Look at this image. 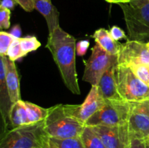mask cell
I'll use <instances>...</instances> for the list:
<instances>
[{
  "label": "cell",
  "mask_w": 149,
  "mask_h": 148,
  "mask_svg": "<svg viewBox=\"0 0 149 148\" xmlns=\"http://www.w3.org/2000/svg\"><path fill=\"white\" fill-rule=\"evenodd\" d=\"M109 32H110L111 37L116 41L121 40V39H127V36L125 32L122 29H121L119 26H112L109 30Z\"/></svg>",
  "instance_id": "cell-26"
},
{
  "label": "cell",
  "mask_w": 149,
  "mask_h": 148,
  "mask_svg": "<svg viewBox=\"0 0 149 148\" xmlns=\"http://www.w3.org/2000/svg\"><path fill=\"white\" fill-rule=\"evenodd\" d=\"M11 10L0 7V28L8 29L10 27Z\"/></svg>",
  "instance_id": "cell-25"
},
{
  "label": "cell",
  "mask_w": 149,
  "mask_h": 148,
  "mask_svg": "<svg viewBox=\"0 0 149 148\" xmlns=\"http://www.w3.org/2000/svg\"><path fill=\"white\" fill-rule=\"evenodd\" d=\"M15 1L26 12H32L35 9L33 0H15Z\"/></svg>",
  "instance_id": "cell-28"
},
{
  "label": "cell",
  "mask_w": 149,
  "mask_h": 148,
  "mask_svg": "<svg viewBox=\"0 0 149 148\" xmlns=\"http://www.w3.org/2000/svg\"><path fill=\"white\" fill-rule=\"evenodd\" d=\"M90 45V42L87 40L80 41L77 44V54L79 56H83L87 52Z\"/></svg>",
  "instance_id": "cell-27"
},
{
  "label": "cell",
  "mask_w": 149,
  "mask_h": 148,
  "mask_svg": "<svg viewBox=\"0 0 149 148\" xmlns=\"http://www.w3.org/2000/svg\"><path fill=\"white\" fill-rule=\"evenodd\" d=\"M131 139H149V100L132 102L127 121Z\"/></svg>",
  "instance_id": "cell-8"
},
{
  "label": "cell",
  "mask_w": 149,
  "mask_h": 148,
  "mask_svg": "<svg viewBox=\"0 0 149 148\" xmlns=\"http://www.w3.org/2000/svg\"><path fill=\"white\" fill-rule=\"evenodd\" d=\"M9 122L11 124L12 129L29 124L25 101L21 100L13 104L9 115Z\"/></svg>",
  "instance_id": "cell-17"
},
{
  "label": "cell",
  "mask_w": 149,
  "mask_h": 148,
  "mask_svg": "<svg viewBox=\"0 0 149 148\" xmlns=\"http://www.w3.org/2000/svg\"><path fill=\"white\" fill-rule=\"evenodd\" d=\"M119 6L127 29V40L149 42V0H132Z\"/></svg>",
  "instance_id": "cell-3"
},
{
  "label": "cell",
  "mask_w": 149,
  "mask_h": 148,
  "mask_svg": "<svg viewBox=\"0 0 149 148\" xmlns=\"http://www.w3.org/2000/svg\"><path fill=\"white\" fill-rule=\"evenodd\" d=\"M27 109L28 123H36L45 120L48 114V108H44L30 102L25 101Z\"/></svg>",
  "instance_id": "cell-19"
},
{
  "label": "cell",
  "mask_w": 149,
  "mask_h": 148,
  "mask_svg": "<svg viewBox=\"0 0 149 148\" xmlns=\"http://www.w3.org/2000/svg\"><path fill=\"white\" fill-rule=\"evenodd\" d=\"M129 67L141 81L149 86V64H135Z\"/></svg>",
  "instance_id": "cell-22"
},
{
  "label": "cell",
  "mask_w": 149,
  "mask_h": 148,
  "mask_svg": "<svg viewBox=\"0 0 149 148\" xmlns=\"http://www.w3.org/2000/svg\"><path fill=\"white\" fill-rule=\"evenodd\" d=\"M106 148H127L130 142L127 124L91 126Z\"/></svg>",
  "instance_id": "cell-10"
},
{
  "label": "cell",
  "mask_w": 149,
  "mask_h": 148,
  "mask_svg": "<svg viewBox=\"0 0 149 148\" xmlns=\"http://www.w3.org/2000/svg\"><path fill=\"white\" fill-rule=\"evenodd\" d=\"M146 44H147V46H148V50H149V42H148V43H146Z\"/></svg>",
  "instance_id": "cell-35"
},
{
  "label": "cell",
  "mask_w": 149,
  "mask_h": 148,
  "mask_svg": "<svg viewBox=\"0 0 149 148\" xmlns=\"http://www.w3.org/2000/svg\"><path fill=\"white\" fill-rule=\"evenodd\" d=\"M34 7L45 17L47 24L49 34L59 27V12L51 1L45 0H33Z\"/></svg>",
  "instance_id": "cell-14"
},
{
  "label": "cell",
  "mask_w": 149,
  "mask_h": 148,
  "mask_svg": "<svg viewBox=\"0 0 149 148\" xmlns=\"http://www.w3.org/2000/svg\"><path fill=\"white\" fill-rule=\"evenodd\" d=\"M20 41L22 51L26 55L29 52L36 50L42 45L35 36H31L20 38Z\"/></svg>",
  "instance_id": "cell-20"
},
{
  "label": "cell",
  "mask_w": 149,
  "mask_h": 148,
  "mask_svg": "<svg viewBox=\"0 0 149 148\" xmlns=\"http://www.w3.org/2000/svg\"><path fill=\"white\" fill-rule=\"evenodd\" d=\"M50 139L55 142L58 148H84L80 136L63 139H55V138H50Z\"/></svg>",
  "instance_id": "cell-21"
},
{
  "label": "cell",
  "mask_w": 149,
  "mask_h": 148,
  "mask_svg": "<svg viewBox=\"0 0 149 148\" xmlns=\"http://www.w3.org/2000/svg\"><path fill=\"white\" fill-rule=\"evenodd\" d=\"M146 148H149V141L148 139L146 140Z\"/></svg>",
  "instance_id": "cell-34"
},
{
  "label": "cell",
  "mask_w": 149,
  "mask_h": 148,
  "mask_svg": "<svg viewBox=\"0 0 149 148\" xmlns=\"http://www.w3.org/2000/svg\"><path fill=\"white\" fill-rule=\"evenodd\" d=\"M93 38L95 41L96 44L100 45L105 51L109 54L117 56L119 51L120 43L115 41L111 37L109 30L105 28H99L95 30Z\"/></svg>",
  "instance_id": "cell-16"
},
{
  "label": "cell",
  "mask_w": 149,
  "mask_h": 148,
  "mask_svg": "<svg viewBox=\"0 0 149 148\" xmlns=\"http://www.w3.org/2000/svg\"><path fill=\"white\" fill-rule=\"evenodd\" d=\"M16 4H17V2L15 1V0H1L0 7L7 8L12 10L14 9Z\"/></svg>",
  "instance_id": "cell-30"
},
{
  "label": "cell",
  "mask_w": 149,
  "mask_h": 148,
  "mask_svg": "<svg viewBox=\"0 0 149 148\" xmlns=\"http://www.w3.org/2000/svg\"><path fill=\"white\" fill-rule=\"evenodd\" d=\"M109 3H114V4H124V3L130 2L132 0H106Z\"/></svg>",
  "instance_id": "cell-33"
},
{
  "label": "cell",
  "mask_w": 149,
  "mask_h": 148,
  "mask_svg": "<svg viewBox=\"0 0 149 148\" xmlns=\"http://www.w3.org/2000/svg\"><path fill=\"white\" fill-rule=\"evenodd\" d=\"M6 84L13 104L21 100L20 89V79L15 61H12L7 57Z\"/></svg>",
  "instance_id": "cell-15"
},
{
  "label": "cell",
  "mask_w": 149,
  "mask_h": 148,
  "mask_svg": "<svg viewBox=\"0 0 149 148\" xmlns=\"http://www.w3.org/2000/svg\"><path fill=\"white\" fill-rule=\"evenodd\" d=\"M148 141H149V139H148Z\"/></svg>",
  "instance_id": "cell-37"
},
{
  "label": "cell",
  "mask_w": 149,
  "mask_h": 148,
  "mask_svg": "<svg viewBox=\"0 0 149 148\" xmlns=\"http://www.w3.org/2000/svg\"><path fill=\"white\" fill-rule=\"evenodd\" d=\"M45 120L5 131L0 148H42L45 138Z\"/></svg>",
  "instance_id": "cell-4"
},
{
  "label": "cell",
  "mask_w": 149,
  "mask_h": 148,
  "mask_svg": "<svg viewBox=\"0 0 149 148\" xmlns=\"http://www.w3.org/2000/svg\"><path fill=\"white\" fill-rule=\"evenodd\" d=\"M10 33L13 35L15 38H20L21 35V28H20V25H15L13 26Z\"/></svg>",
  "instance_id": "cell-32"
},
{
  "label": "cell",
  "mask_w": 149,
  "mask_h": 148,
  "mask_svg": "<svg viewBox=\"0 0 149 148\" xmlns=\"http://www.w3.org/2000/svg\"><path fill=\"white\" fill-rule=\"evenodd\" d=\"M117 62L118 65L128 67L135 64H149V50L147 44L130 40L120 44Z\"/></svg>",
  "instance_id": "cell-9"
},
{
  "label": "cell",
  "mask_w": 149,
  "mask_h": 148,
  "mask_svg": "<svg viewBox=\"0 0 149 148\" xmlns=\"http://www.w3.org/2000/svg\"><path fill=\"white\" fill-rule=\"evenodd\" d=\"M80 138L84 148H106L91 126H86L84 127Z\"/></svg>",
  "instance_id": "cell-18"
},
{
  "label": "cell",
  "mask_w": 149,
  "mask_h": 148,
  "mask_svg": "<svg viewBox=\"0 0 149 148\" xmlns=\"http://www.w3.org/2000/svg\"><path fill=\"white\" fill-rule=\"evenodd\" d=\"M86 125L68 113L65 104L48 108L45 120V131L49 138L70 139L79 137Z\"/></svg>",
  "instance_id": "cell-2"
},
{
  "label": "cell",
  "mask_w": 149,
  "mask_h": 148,
  "mask_svg": "<svg viewBox=\"0 0 149 148\" xmlns=\"http://www.w3.org/2000/svg\"><path fill=\"white\" fill-rule=\"evenodd\" d=\"M132 102L106 100L104 105L86 123V126H116L127 124Z\"/></svg>",
  "instance_id": "cell-6"
},
{
  "label": "cell",
  "mask_w": 149,
  "mask_h": 148,
  "mask_svg": "<svg viewBox=\"0 0 149 148\" xmlns=\"http://www.w3.org/2000/svg\"><path fill=\"white\" fill-rule=\"evenodd\" d=\"M115 77L118 91L122 100L128 102L149 100V86L135 75L130 67L117 64Z\"/></svg>",
  "instance_id": "cell-5"
},
{
  "label": "cell",
  "mask_w": 149,
  "mask_h": 148,
  "mask_svg": "<svg viewBox=\"0 0 149 148\" xmlns=\"http://www.w3.org/2000/svg\"><path fill=\"white\" fill-rule=\"evenodd\" d=\"M46 48L49 50L65 86L74 94H80L76 68V39L58 27L49 34Z\"/></svg>",
  "instance_id": "cell-1"
},
{
  "label": "cell",
  "mask_w": 149,
  "mask_h": 148,
  "mask_svg": "<svg viewBox=\"0 0 149 148\" xmlns=\"http://www.w3.org/2000/svg\"><path fill=\"white\" fill-rule=\"evenodd\" d=\"M127 148H146V140L140 139H131Z\"/></svg>",
  "instance_id": "cell-29"
},
{
  "label": "cell",
  "mask_w": 149,
  "mask_h": 148,
  "mask_svg": "<svg viewBox=\"0 0 149 148\" xmlns=\"http://www.w3.org/2000/svg\"><path fill=\"white\" fill-rule=\"evenodd\" d=\"M7 62V57L0 55V113L5 129L8 125L9 115L13 105L6 84Z\"/></svg>",
  "instance_id": "cell-12"
},
{
  "label": "cell",
  "mask_w": 149,
  "mask_h": 148,
  "mask_svg": "<svg viewBox=\"0 0 149 148\" xmlns=\"http://www.w3.org/2000/svg\"><path fill=\"white\" fill-rule=\"evenodd\" d=\"M45 1H51V0H45Z\"/></svg>",
  "instance_id": "cell-36"
},
{
  "label": "cell",
  "mask_w": 149,
  "mask_h": 148,
  "mask_svg": "<svg viewBox=\"0 0 149 148\" xmlns=\"http://www.w3.org/2000/svg\"><path fill=\"white\" fill-rule=\"evenodd\" d=\"M115 62H117V56L111 55L96 44L85 63L82 80L92 86H97L105 72Z\"/></svg>",
  "instance_id": "cell-7"
},
{
  "label": "cell",
  "mask_w": 149,
  "mask_h": 148,
  "mask_svg": "<svg viewBox=\"0 0 149 148\" xmlns=\"http://www.w3.org/2000/svg\"><path fill=\"white\" fill-rule=\"evenodd\" d=\"M117 64L118 62H115L105 72L97 85L99 92L105 100H122L118 91L115 77V71Z\"/></svg>",
  "instance_id": "cell-13"
},
{
  "label": "cell",
  "mask_w": 149,
  "mask_h": 148,
  "mask_svg": "<svg viewBox=\"0 0 149 148\" xmlns=\"http://www.w3.org/2000/svg\"><path fill=\"white\" fill-rule=\"evenodd\" d=\"M42 148H58V147L49 136H47L44 141Z\"/></svg>",
  "instance_id": "cell-31"
},
{
  "label": "cell",
  "mask_w": 149,
  "mask_h": 148,
  "mask_svg": "<svg viewBox=\"0 0 149 148\" xmlns=\"http://www.w3.org/2000/svg\"><path fill=\"white\" fill-rule=\"evenodd\" d=\"M15 37L7 32H0V55L7 56L9 47L14 40Z\"/></svg>",
  "instance_id": "cell-24"
},
{
  "label": "cell",
  "mask_w": 149,
  "mask_h": 148,
  "mask_svg": "<svg viewBox=\"0 0 149 148\" xmlns=\"http://www.w3.org/2000/svg\"><path fill=\"white\" fill-rule=\"evenodd\" d=\"M26 56L20 46V38H15L7 51V57L12 61H16Z\"/></svg>",
  "instance_id": "cell-23"
},
{
  "label": "cell",
  "mask_w": 149,
  "mask_h": 148,
  "mask_svg": "<svg viewBox=\"0 0 149 148\" xmlns=\"http://www.w3.org/2000/svg\"><path fill=\"white\" fill-rule=\"evenodd\" d=\"M106 100L99 92L97 86H92L90 92L81 104H77L76 118L86 125L87 120L104 105Z\"/></svg>",
  "instance_id": "cell-11"
}]
</instances>
